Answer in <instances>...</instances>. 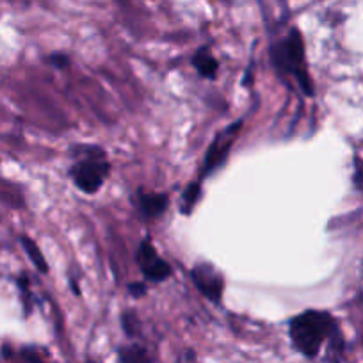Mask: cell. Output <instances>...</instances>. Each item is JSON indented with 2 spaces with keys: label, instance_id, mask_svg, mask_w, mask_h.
<instances>
[{
  "label": "cell",
  "instance_id": "obj_5",
  "mask_svg": "<svg viewBox=\"0 0 363 363\" xmlns=\"http://www.w3.org/2000/svg\"><path fill=\"white\" fill-rule=\"evenodd\" d=\"M191 276L196 288H198L207 300L214 301V303H219L221 295H223L224 291V279L223 276H221V272L217 271L212 263H198V265H194V269H192Z\"/></svg>",
  "mask_w": 363,
  "mask_h": 363
},
{
  "label": "cell",
  "instance_id": "obj_11",
  "mask_svg": "<svg viewBox=\"0 0 363 363\" xmlns=\"http://www.w3.org/2000/svg\"><path fill=\"white\" fill-rule=\"evenodd\" d=\"M120 363H152L146 349L134 343L120 349Z\"/></svg>",
  "mask_w": 363,
  "mask_h": 363
},
{
  "label": "cell",
  "instance_id": "obj_4",
  "mask_svg": "<svg viewBox=\"0 0 363 363\" xmlns=\"http://www.w3.org/2000/svg\"><path fill=\"white\" fill-rule=\"evenodd\" d=\"M240 127H242V121L240 120L235 121V123L230 125L226 130L221 132L219 136L214 139V143L210 144V148H208V152H207V159H205L201 178H205L207 175H210V173L216 171L219 166H223V162L226 160L228 153H230V148H232V144L235 143L237 132L240 130Z\"/></svg>",
  "mask_w": 363,
  "mask_h": 363
},
{
  "label": "cell",
  "instance_id": "obj_7",
  "mask_svg": "<svg viewBox=\"0 0 363 363\" xmlns=\"http://www.w3.org/2000/svg\"><path fill=\"white\" fill-rule=\"evenodd\" d=\"M137 200H139V212L146 217L162 216L169 205L168 196L153 194V192L139 191V194H137Z\"/></svg>",
  "mask_w": 363,
  "mask_h": 363
},
{
  "label": "cell",
  "instance_id": "obj_6",
  "mask_svg": "<svg viewBox=\"0 0 363 363\" xmlns=\"http://www.w3.org/2000/svg\"><path fill=\"white\" fill-rule=\"evenodd\" d=\"M137 262L141 271L150 281H162L171 275V265L164 258H160L155 246L150 240H143L137 249Z\"/></svg>",
  "mask_w": 363,
  "mask_h": 363
},
{
  "label": "cell",
  "instance_id": "obj_12",
  "mask_svg": "<svg viewBox=\"0 0 363 363\" xmlns=\"http://www.w3.org/2000/svg\"><path fill=\"white\" fill-rule=\"evenodd\" d=\"M18 363H45L40 353L34 348H24L18 353Z\"/></svg>",
  "mask_w": 363,
  "mask_h": 363
},
{
  "label": "cell",
  "instance_id": "obj_15",
  "mask_svg": "<svg viewBox=\"0 0 363 363\" xmlns=\"http://www.w3.org/2000/svg\"><path fill=\"white\" fill-rule=\"evenodd\" d=\"M137 324V317L132 314V311H127L123 314V330L128 333V335H134V326Z\"/></svg>",
  "mask_w": 363,
  "mask_h": 363
},
{
  "label": "cell",
  "instance_id": "obj_9",
  "mask_svg": "<svg viewBox=\"0 0 363 363\" xmlns=\"http://www.w3.org/2000/svg\"><path fill=\"white\" fill-rule=\"evenodd\" d=\"M200 196H201V180L191 182V184L184 189V192H182L180 212H182V214H191L192 208L196 207V203H198V200H200Z\"/></svg>",
  "mask_w": 363,
  "mask_h": 363
},
{
  "label": "cell",
  "instance_id": "obj_16",
  "mask_svg": "<svg viewBox=\"0 0 363 363\" xmlns=\"http://www.w3.org/2000/svg\"><path fill=\"white\" fill-rule=\"evenodd\" d=\"M128 292H130L134 298H143L146 294V285L143 281H136V284L128 285Z\"/></svg>",
  "mask_w": 363,
  "mask_h": 363
},
{
  "label": "cell",
  "instance_id": "obj_10",
  "mask_svg": "<svg viewBox=\"0 0 363 363\" xmlns=\"http://www.w3.org/2000/svg\"><path fill=\"white\" fill-rule=\"evenodd\" d=\"M22 246L25 247V253H27V255H29L31 262L34 263V265H36L38 271L48 272V263H47V260H45L43 253H41L40 246H38V244L34 242V240H32L31 237H27V235L22 237Z\"/></svg>",
  "mask_w": 363,
  "mask_h": 363
},
{
  "label": "cell",
  "instance_id": "obj_1",
  "mask_svg": "<svg viewBox=\"0 0 363 363\" xmlns=\"http://www.w3.org/2000/svg\"><path fill=\"white\" fill-rule=\"evenodd\" d=\"M337 323L327 311L307 310L291 320V333L294 348L307 358H316L327 337L337 335Z\"/></svg>",
  "mask_w": 363,
  "mask_h": 363
},
{
  "label": "cell",
  "instance_id": "obj_3",
  "mask_svg": "<svg viewBox=\"0 0 363 363\" xmlns=\"http://www.w3.org/2000/svg\"><path fill=\"white\" fill-rule=\"evenodd\" d=\"M109 173H111V164L105 160L104 152L91 148V153H86L84 159L73 166L70 175L80 191L86 194H95L102 189Z\"/></svg>",
  "mask_w": 363,
  "mask_h": 363
},
{
  "label": "cell",
  "instance_id": "obj_14",
  "mask_svg": "<svg viewBox=\"0 0 363 363\" xmlns=\"http://www.w3.org/2000/svg\"><path fill=\"white\" fill-rule=\"evenodd\" d=\"M48 63L52 64L54 68L64 70L70 64V57L66 54H52V56L48 57Z\"/></svg>",
  "mask_w": 363,
  "mask_h": 363
},
{
  "label": "cell",
  "instance_id": "obj_17",
  "mask_svg": "<svg viewBox=\"0 0 363 363\" xmlns=\"http://www.w3.org/2000/svg\"><path fill=\"white\" fill-rule=\"evenodd\" d=\"M356 184H358V187L363 189V173L356 175Z\"/></svg>",
  "mask_w": 363,
  "mask_h": 363
},
{
  "label": "cell",
  "instance_id": "obj_8",
  "mask_svg": "<svg viewBox=\"0 0 363 363\" xmlns=\"http://www.w3.org/2000/svg\"><path fill=\"white\" fill-rule=\"evenodd\" d=\"M192 64H194V68L198 70V73H200L203 79H214V77L217 75V68H219L216 57L208 52L207 47L200 48V50L194 54Z\"/></svg>",
  "mask_w": 363,
  "mask_h": 363
},
{
  "label": "cell",
  "instance_id": "obj_13",
  "mask_svg": "<svg viewBox=\"0 0 363 363\" xmlns=\"http://www.w3.org/2000/svg\"><path fill=\"white\" fill-rule=\"evenodd\" d=\"M18 287H20V291H22V300H24V307L29 314V311H31V308H32V304H31V291H29L27 278H24V276H22V278L18 279Z\"/></svg>",
  "mask_w": 363,
  "mask_h": 363
},
{
  "label": "cell",
  "instance_id": "obj_2",
  "mask_svg": "<svg viewBox=\"0 0 363 363\" xmlns=\"http://www.w3.org/2000/svg\"><path fill=\"white\" fill-rule=\"evenodd\" d=\"M271 57L278 72H281L284 75L294 77L295 82L304 91V95H314V86H311V79L307 70V61H304L303 36H301V32L298 29H292L285 40H281L271 48Z\"/></svg>",
  "mask_w": 363,
  "mask_h": 363
}]
</instances>
